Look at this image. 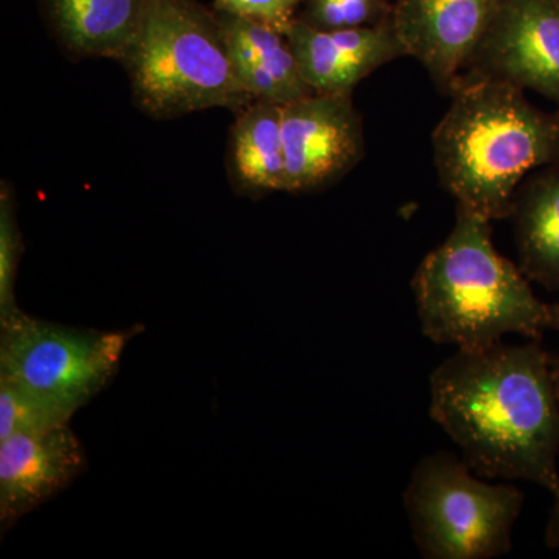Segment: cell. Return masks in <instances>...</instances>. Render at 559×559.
I'll list each match as a JSON object with an SVG mask.
<instances>
[{
    "mask_svg": "<svg viewBox=\"0 0 559 559\" xmlns=\"http://www.w3.org/2000/svg\"><path fill=\"white\" fill-rule=\"evenodd\" d=\"M430 418L485 479L559 488V400L540 341L455 349L430 374Z\"/></svg>",
    "mask_w": 559,
    "mask_h": 559,
    "instance_id": "1",
    "label": "cell"
},
{
    "mask_svg": "<svg viewBox=\"0 0 559 559\" xmlns=\"http://www.w3.org/2000/svg\"><path fill=\"white\" fill-rule=\"evenodd\" d=\"M432 132L441 186L457 202L496 221L509 218L524 180L559 164V109L536 108L509 81L466 70Z\"/></svg>",
    "mask_w": 559,
    "mask_h": 559,
    "instance_id": "2",
    "label": "cell"
},
{
    "mask_svg": "<svg viewBox=\"0 0 559 559\" xmlns=\"http://www.w3.org/2000/svg\"><path fill=\"white\" fill-rule=\"evenodd\" d=\"M419 326L429 341L477 349L509 334L543 340L559 330V304L540 300L520 266L500 255L491 221L457 207L447 240L412 280Z\"/></svg>",
    "mask_w": 559,
    "mask_h": 559,
    "instance_id": "3",
    "label": "cell"
},
{
    "mask_svg": "<svg viewBox=\"0 0 559 559\" xmlns=\"http://www.w3.org/2000/svg\"><path fill=\"white\" fill-rule=\"evenodd\" d=\"M132 95L154 119L253 103L238 80L218 16L198 0H148L123 61Z\"/></svg>",
    "mask_w": 559,
    "mask_h": 559,
    "instance_id": "4",
    "label": "cell"
},
{
    "mask_svg": "<svg viewBox=\"0 0 559 559\" xmlns=\"http://www.w3.org/2000/svg\"><path fill=\"white\" fill-rule=\"evenodd\" d=\"M524 500L516 485L492 484L447 451L419 460L403 495L412 538L426 559L503 557Z\"/></svg>",
    "mask_w": 559,
    "mask_h": 559,
    "instance_id": "5",
    "label": "cell"
},
{
    "mask_svg": "<svg viewBox=\"0 0 559 559\" xmlns=\"http://www.w3.org/2000/svg\"><path fill=\"white\" fill-rule=\"evenodd\" d=\"M139 331L75 329L20 310L0 322V378L70 421L116 377Z\"/></svg>",
    "mask_w": 559,
    "mask_h": 559,
    "instance_id": "6",
    "label": "cell"
},
{
    "mask_svg": "<svg viewBox=\"0 0 559 559\" xmlns=\"http://www.w3.org/2000/svg\"><path fill=\"white\" fill-rule=\"evenodd\" d=\"M286 193H310L344 178L366 151L353 94H312L283 105Z\"/></svg>",
    "mask_w": 559,
    "mask_h": 559,
    "instance_id": "7",
    "label": "cell"
},
{
    "mask_svg": "<svg viewBox=\"0 0 559 559\" xmlns=\"http://www.w3.org/2000/svg\"><path fill=\"white\" fill-rule=\"evenodd\" d=\"M466 70L538 92L559 109L558 0H499Z\"/></svg>",
    "mask_w": 559,
    "mask_h": 559,
    "instance_id": "8",
    "label": "cell"
},
{
    "mask_svg": "<svg viewBox=\"0 0 559 559\" xmlns=\"http://www.w3.org/2000/svg\"><path fill=\"white\" fill-rule=\"evenodd\" d=\"M498 5L499 0H393L390 24L406 57L448 94L479 49Z\"/></svg>",
    "mask_w": 559,
    "mask_h": 559,
    "instance_id": "9",
    "label": "cell"
},
{
    "mask_svg": "<svg viewBox=\"0 0 559 559\" xmlns=\"http://www.w3.org/2000/svg\"><path fill=\"white\" fill-rule=\"evenodd\" d=\"M86 466V452L69 425L0 441L2 530L68 488Z\"/></svg>",
    "mask_w": 559,
    "mask_h": 559,
    "instance_id": "10",
    "label": "cell"
},
{
    "mask_svg": "<svg viewBox=\"0 0 559 559\" xmlns=\"http://www.w3.org/2000/svg\"><path fill=\"white\" fill-rule=\"evenodd\" d=\"M283 33L305 83L318 94H353L374 70L406 57L390 22L374 27L318 31L294 20Z\"/></svg>",
    "mask_w": 559,
    "mask_h": 559,
    "instance_id": "11",
    "label": "cell"
},
{
    "mask_svg": "<svg viewBox=\"0 0 559 559\" xmlns=\"http://www.w3.org/2000/svg\"><path fill=\"white\" fill-rule=\"evenodd\" d=\"M44 7L70 53L121 62L138 39L148 0H44Z\"/></svg>",
    "mask_w": 559,
    "mask_h": 559,
    "instance_id": "12",
    "label": "cell"
},
{
    "mask_svg": "<svg viewBox=\"0 0 559 559\" xmlns=\"http://www.w3.org/2000/svg\"><path fill=\"white\" fill-rule=\"evenodd\" d=\"M509 218L525 277L559 293V164L524 180Z\"/></svg>",
    "mask_w": 559,
    "mask_h": 559,
    "instance_id": "13",
    "label": "cell"
},
{
    "mask_svg": "<svg viewBox=\"0 0 559 559\" xmlns=\"http://www.w3.org/2000/svg\"><path fill=\"white\" fill-rule=\"evenodd\" d=\"M227 168L242 193L286 191L283 105L253 102L237 112L231 124Z\"/></svg>",
    "mask_w": 559,
    "mask_h": 559,
    "instance_id": "14",
    "label": "cell"
},
{
    "mask_svg": "<svg viewBox=\"0 0 559 559\" xmlns=\"http://www.w3.org/2000/svg\"><path fill=\"white\" fill-rule=\"evenodd\" d=\"M393 0H301L296 20L318 31L388 24Z\"/></svg>",
    "mask_w": 559,
    "mask_h": 559,
    "instance_id": "15",
    "label": "cell"
},
{
    "mask_svg": "<svg viewBox=\"0 0 559 559\" xmlns=\"http://www.w3.org/2000/svg\"><path fill=\"white\" fill-rule=\"evenodd\" d=\"M24 241L16 216L13 189L0 183V322L20 311L14 299V283L20 270Z\"/></svg>",
    "mask_w": 559,
    "mask_h": 559,
    "instance_id": "16",
    "label": "cell"
},
{
    "mask_svg": "<svg viewBox=\"0 0 559 559\" xmlns=\"http://www.w3.org/2000/svg\"><path fill=\"white\" fill-rule=\"evenodd\" d=\"M64 425H69V419L0 378V441L17 433L43 432Z\"/></svg>",
    "mask_w": 559,
    "mask_h": 559,
    "instance_id": "17",
    "label": "cell"
},
{
    "mask_svg": "<svg viewBox=\"0 0 559 559\" xmlns=\"http://www.w3.org/2000/svg\"><path fill=\"white\" fill-rule=\"evenodd\" d=\"M301 0H215V10L263 22L278 31L296 20Z\"/></svg>",
    "mask_w": 559,
    "mask_h": 559,
    "instance_id": "18",
    "label": "cell"
},
{
    "mask_svg": "<svg viewBox=\"0 0 559 559\" xmlns=\"http://www.w3.org/2000/svg\"><path fill=\"white\" fill-rule=\"evenodd\" d=\"M554 498V507L550 510L544 539H546V546L549 549L559 550V488L555 492Z\"/></svg>",
    "mask_w": 559,
    "mask_h": 559,
    "instance_id": "19",
    "label": "cell"
},
{
    "mask_svg": "<svg viewBox=\"0 0 559 559\" xmlns=\"http://www.w3.org/2000/svg\"><path fill=\"white\" fill-rule=\"evenodd\" d=\"M551 371H554L555 388H557L559 400V355L551 356Z\"/></svg>",
    "mask_w": 559,
    "mask_h": 559,
    "instance_id": "20",
    "label": "cell"
},
{
    "mask_svg": "<svg viewBox=\"0 0 559 559\" xmlns=\"http://www.w3.org/2000/svg\"><path fill=\"white\" fill-rule=\"evenodd\" d=\"M558 2H559V0H558Z\"/></svg>",
    "mask_w": 559,
    "mask_h": 559,
    "instance_id": "21",
    "label": "cell"
}]
</instances>
